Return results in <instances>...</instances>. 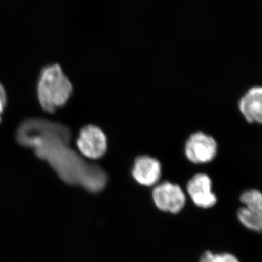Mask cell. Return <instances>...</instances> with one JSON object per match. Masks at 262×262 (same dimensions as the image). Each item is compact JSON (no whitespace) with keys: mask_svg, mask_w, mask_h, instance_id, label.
Segmentation results:
<instances>
[{"mask_svg":"<svg viewBox=\"0 0 262 262\" xmlns=\"http://www.w3.org/2000/svg\"><path fill=\"white\" fill-rule=\"evenodd\" d=\"M71 131L63 124L40 118H29L18 126L16 140L46 160L60 178L70 184H80L91 192L102 190L107 177L96 164L87 163L69 144Z\"/></svg>","mask_w":262,"mask_h":262,"instance_id":"1","label":"cell"},{"mask_svg":"<svg viewBox=\"0 0 262 262\" xmlns=\"http://www.w3.org/2000/svg\"><path fill=\"white\" fill-rule=\"evenodd\" d=\"M72 84L59 65H48L41 71L37 96L45 111L53 113L63 107L72 96Z\"/></svg>","mask_w":262,"mask_h":262,"instance_id":"2","label":"cell"},{"mask_svg":"<svg viewBox=\"0 0 262 262\" xmlns=\"http://www.w3.org/2000/svg\"><path fill=\"white\" fill-rule=\"evenodd\" d=\"M216 141L204 133L196 132L190 136L186 142V156L194 163H206L212 161L217 154Z\"/></svg>","mask_w":262,"mask_h":262,"instance_id":"3","label":"cell"},{"mask_svg":"<svg viewBox=\"0 0 262 262\" xmlns=\"http://www.w3.org/2000/svg\"><path fill=\"white\" fill-rule=\"evenodd\" d=\"M77 144L84 156L91 159H98L107 150V138L101 128L89 125L81 129Z\"/></svg>","mask_w":262,"mask_h":262,"instance_id":"4","label":"cell"},{"mask_svg":"<svg viewBox=\"0 0 262 262\" xmlns=\"http://www.w3.org/2000/svg\"><path fill=\"white\" fill-rule=\"evenodd\" d=\"M153 200L161 211L177 213L182 211L186 203V196L182 188L177 184L165 182L153 190Z\"/></svg>","mask_w":262,"mask_h":262,"instance_id":"5","label":"cell"},{"mask_svg":"<svg viewBox=\"0 0 262 262\" xmlns=\"http://www.w3.org/2000/svg\"><path fill=\"white\" fill-rule=\"evenodd\" d=\"M187 192L194 204L202 208L215 206L216 196L212 192L211 179L204 173L196 174L187 184Z\"/></svg>","mask_w":262,"mask_h":262,"instance_id":"6","label":"cell"},{"mask_svg":"<svg viewBox=\"0 0 262 262\" xmlns=\"http://www.w3.org/2000/svg\"><path fill=\"white\" fill-rule=\"evenodd\" d=\"M161 173V164L152 157L143 155L138 157L134 162L132 176L136 182L141 185H154L159 181Z\"/></svg>","mask_w":262,"mask_h":262,"instance_id":"7","label":"cell"},{"mask_svg":"<svg viewBox=\"0 0 262 262\" xmlns=\"http://www.w3.org/2000/svg\"><path fill=\"white\" fill-rule=\"evenodd\" d=\"M239 108L248 122L262 121V89L253 87L241 98Z\"/></svg>","mask_w":262,"mask_h":262,"instance_id":"8","label":"cell"},{"mask_svg":"<svg viewBox=\"0 0 262 262\" xmlns=\"http://www.w3.org/2000/svg\"><path fill=\"white\" fill-rule=\"evenodd\" d=\"M238 219L241 223L253 231H261L262 227V213L251 211L248 208H241L238 211Z\"/></svg>","mask_w":262,"mask_h":262,"instance_id":"9","label":"cell"},{"mask_svg":"<svg viewBox=\"0 0 262 262\" xmlns=\"http://www.w3.org/2000/svg\"><path fill=\"white\" fill-rule=\"evenodd\" d=\"M241 201L245 205V208L262 213V196L261 192L256 189H250L243 193Z\"/></svg>","mask_w":262,"mask_h":262,"instance_id":"10","label":"cell"},{"mask_svg":"<svg viewBox=\"0 0 262 262\" xmlns=\"http://www.w3.org/2000/svg\"><path fill=\"white\" fill-rule=\"evenodd\" d=\"M200 262H239L235 256L230 253H220L213 254L207 251L202 256Z\"/></svg>","mask_w":262,"mask_h":262,"instance_id":"11","label":"cell"},{"mask_svg":"<svg viewBox=\"0 0 262 262\" xmlns=\"http://www.w3.org/2000/svg\"><path fill=\"white\" fill-rule=\"evenodd\" d=\"M7 104V95L4 87L0 83V122L2 120V114Z\"/></svg>","mask_w":262,"mask_h":262,"instance_id":"12","label":"cell"}]
</instances>
